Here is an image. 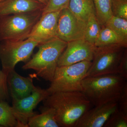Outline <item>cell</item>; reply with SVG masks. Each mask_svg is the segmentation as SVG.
Returning <instances> with one entry per match:
<instances>
[{
  "mask_svg": "<svg viewBox=\"0 0 127 127\" xmlns=\"http://www.w3.org/2000/svg\"><path fill=\"white\" fill-rule=\"evenodd\" d=\"M42 102L43 106L54 109L58 123L63 127H75L92 105L80 91L55 93L48 95Z\"/></svg>",
  "mask_w": 127,
  "mask_h": 127,
  "instance_id": "obj_1",
  "label": "cell"
},
{
  "mask_svg": "<svg viewBox=\"0 0 127 127\" xmlns=\"http://www.w3.org/2000/svg\"><path fill=\"white\" fill-rule=\"evenodd\" d=\"M127 80L117 74L87 77L82 82V92L94 106L118 101Z\"/></svg>",
  "mask_w": 127,
  "mask_h": 127,
  "instance_id": "obj_2",
  "label": "cell"
},
{
  "mask_svg": "<svg viewBox=\"0 0 127 127\" xmlns=\"http://www.w3.org/2000/svg\"><path fill=\"white\" fill-rule=\"evenodd\" d=\"M67 43L58 38L40 43L37 52L22 66L23 70H34L37 75L48 81L52 80L60 57Z\"/></svg>",
  "mask_w": 127,
  "mask_h": 127,
  "instance_id": "obj_3",
  "label": "cell"
},
{
  "mask_svg": "<svg viewBox=\"0 0 127 127\" xmlns=\"http://www.w3.org/2000/svg\"><path fill=\"white\" fill-rule=\"evenodd\" d=\"M42 14L39 11L0 17V42L27 39Z\"/></svg>",
  "mask_w": 127,
  "mask_h": 127,
  "instance_id": "obj_4",
  "label": "cell"
},
{
  "mask_svg": "<svg viewBox=\"0 0 127 127\" xmlns=\"http://www.w3.org/2000/svg\"><path fill=\"white\" fill-rule=\"evenodd\" d=\"M92 62L83 61L69 65L58 66L50 87L49 95L62 92H82V82L86 77Z\"/></svg>",
  "mask_w": 127,
  "mask_h": 127,
  "instance_id": "obj_5",
  "label": "cell"
},
{
  "mask_svg": "<svg viewBox=\"0 0 127 127\" xmlns=\"http://www.w3.org/2000/svg\"><path fill=\"white\" fill-rule=\"evenodd\" d=\"M39 45L38 42L30 38L23 40L0 42L1 70L8 76L18 63H26L31 59L34 49Z\"/></svg>",
  "mask_w": 127,
  "mask_h": 127,
  "instance_id": "obj_6",
  "label": "cell"
},
{
  "mask_svg": "<svg viewBox=\"0 0 127 127\" xmlns=\"http://www.w3.org/2000/svg\"><path fill=\"white\" fill-rule=\"evenodd\" d=\"M127 47L116 45L96 47L86 77L117 74L119 64Z\"/></svg>",
  "mask_w": 127,
  "mask_h": 127,
  "instance_id": "obj_7",
  "label": "cell"
},
{
  "mask_svg": "<svg viewBox=\"0 0 127 127\" xmlns=\"http://www.w3.org/2000/svg\"><path fill=\"white\" fill-rule=\"evenodd\" d=\"M49 95L46 89L37 87L32 93L26 97L12 100V112L18 123L17 127H28L29 119L35 114L34 109L39 103Z\"/></svg>",
  "mask_w": 127,
  "mask_h": 127,
  "instance_id": "obj_8",
  "label": "cell"
},
{
  "mask_svg": "<svg viewBox=\"0 0 127 127\" xmlns=\"http://www.w3.org/2000/svg\"><path fill=\"white\" fill-rule=\"evenodd\" d=\"M86 22L77 18L68 8L60 11L58 21L57 36L67 43L84 39Z\"/></svg>",
  "mask_w": 127,
  "mask_h": 127,
  "instance_id": "obj_9",
  "label": "cell"
},
{
  "mask_svg": "<svg viewBox=\"0 0 127 127\" xmlns=\"http://www.w3.org/2000/svg\"><path fill=\"white\" fill-rule=\"evenodd\" d=\"M96 47L84 39L67 42L59 57L58 66L69 65L83 61L92 62Z\"/></svg>",
  "mask_w": 127,
  "mask_h": 127,
  "instance_id": "obj_10",
  "label": "cell"
},
{
  "mask_svg": "<svg viewBox=\"0 0 127 127\" xmlns=\"http://www.w3.org/2000/svg\"><path fill=\"white\" fill-rule=\"evenodd\" d=\"M60 11L48 12L42 15L28 38L38 42L40 44L57 38L58 21Z\"/></svg>",
  "mask_w": 127,
  "mask_h": 127,
  "instance_id": "obj_11",
  "label": "cell"
},
{
  "mask_svg": "<svg viewBox=\"0 0 127 127\" xmlns=\"http://www.w3.org/2000/svg\"><path fill=\"white\" fill-rule=\"evenodd\" d=\"M118 102L105 103L90 108L79 119L75 127H102L110 116L118 111Z\"/></svg>",
  "mask_w": 127,
  "mask_h": 127,
  "instance_id": "obj_12",
  "label": "cell"
},
{
  "mask_svg": "<svg viewBox=\"0 0 127 127\" xmlns=\"http://www.w3.org/2000/svg\"><path fill=\"white\" fill-rule=\"evenodd\" d=\"M33 75L25 77L17 73L15 70L7 76V84L12 100H18L31 95L36 89L33 84Z\"/></svg>",
  "mask_w": 127,
  "mask_h": 127,
  "instance_id": "obj_13",
  "label": "cell"
},
{
  "mask_svg": "<svg viewBox=\"0 0 127 127\" xmlns=\"http://www.w3.org/2000/svg\"><path fill=\"white\" fill-rule=\"evenodd\" d=\"M45 5L37 0H4L0 2V17L42 11Z\"/></svg>",
  "mask_w": 127,
  "mask_h": 127,
  "instance_id": "obj_14",
  "label": "cell"
},
{
  "mask_svg": "<svg viewBox=\"0 0 127 127\" xmlns=\"http://www.w3.org/2000/svg\"><path fill=\"white\" fill-rule=\"evenodd\" d=\"M28 127H59L54 109L43 106L40 114H35L30 119Z\"/></svg>",
  "mask_w": 127,
  "mask_h": 127,
  "instance_id": "obj_15",
  "label": "cell"
},
{
  "mask_svg": "<svg viewBox=\"0 0 127 127\" xmlns=\"http://www.w3.org/2000/svg\"><path fill=\"white\" fill-rule=\"evenodd\" d=\"M67 8L77 18L85 22L95 12L93 0H70Z\"/></svg>",
  "mask_w": 127,
  "mask_h": 127,
  "instance_id": "obj_16",
  "label": "cell"
},
{
  "mask_svg": "<svg viewBox=\"0 0 127 127\" xmlns=\"http://www.w3.org/2000/svg\"><path fill=\"white\" fill-rule=\"evenodd\" d=\"M116 45L127 46V43L124 42L112 30L104 26L101 29L94 45L96 47H99Z\"/></svg>",
  "mask_w": 127,
  "mask_h": 127,
  "instance_id": "obj_17",
  "label": "cell"
},
{
  "mask_svg": "<svg viewBox=\"0 0 127 127\" xmlns=\"http://www.w3.org/2000/svg\"><path fill=\"white\" fill-rule=\"evenodd\" d=\"M112 0H93L95 14L98 23L101 26L113 16L112 9Z\"/></svg>",
  "mask_w": 127,
  "mask_h": 127,
  "instance_id": "obj_18",
  "label": "cell"
},
{
  "mask_svg": "<svg viewBox=\"0 0 127 127\" xmlns=\"http://www.w3.org/2000/svg\"><path fill=\"white\" fill-rule=\"evenodd\" d=\"M101 26L97 19L95 12L91 14L86 22L84 40L94 45L101 29Z\"/></svg>",
  "mask_w": 127,
  "mask_h": 127,
  "instance_id": "obj_19",
  "label": "cell"
},
{
  "mask_svg": "<svg viewBox=\"0 0 127 127\" xmlns=\"http://www.w3.org/2000/svg\"><path fill=\"white\" fill-rule=\"evenodd\" d=\"M104 26L112 30L124 42L127 43V20L113 16Z\"/></svg>",
  "mask_w": 127,
  "mask_h": 127,
  "instance_id": "obj_20",
  "label": "cell"
},
{
  "mask_svg": "<svg viewBox=\"0 0 127 127\" xmlns=\"http://www.w3.org/2000/svg\"><path fill=\"white\" fill-rule=\"evenodd\" d=\"M18 123L12 112L11 106L6 101H0V126L17 127Z\"/></svg>",
  "mask_w": 127,
  "mask_h": 127,
  "instance_id": "obj_21",
  "label": "cell"
},
{
  "mask_svg": "<svg viewBox=\"0 0 127 127\" xmlns=\"http://www.w3.org/2000/svg\"><path fill=\"white\" fill-rule=\"evenodd\" d=\"M127 116L118 111L113 114L103 127H127Z\"/></svg>",
  "mask_w": 127,
  "mask_h": 127,
  "instance_id": "obj_22",
  "label": "cell"
},
{
  "mask_svg": "<svg viewBox=\"0 0 127 127\" xmlns=\"http://www.w3.org/2000/svg\"><path fill=\"white\" fill-rule=\"evenodd\" d=\"M70 0H48L42 10V15L48 12L61 11L68 7Z\"/></svg>",
  "mask_w": 127,
  "mask_h": 127,
  "instance_id": "obj_23",
  "label": "cell"
},
{
  "mask_svg": "<svg viewBox=\"0 0 127 127\" xmlns=\"http://www.w3.org/2000/svg\"><path fill=\"white\" fill-rule=\"evenodd\" d=\"M113 16L127 20V0H112Z\"/></svg>",
  "mask_w": 127,
  "mask_h": 127,
  "instance_id": "obj_24",
  "label": "cell"
},
{
  "mask_svg": "<svg viewBox=\"0 0 127 127\" xmlns=\"http://www.w3.org/2000/svg\"><path fill=\"white\" fill-rule=\"evenodd\" d=\"M7 79V75L0 69V101H6L9 98Z\"/></svg>",
  "mask_w": 127,
  "mask_h": 127,
  "instance_id": "obj_25",
  "label": "cell"
},
{
  "mask_svg": "<svg viewBox=\"0 0 127 127\" xmlns=\"http://www.w3.org/2000/svg\"><path fill=\"white\" fill-rule=\"evenodd\" d=\"M118 103V111L127 116V83L124 88Z\"/></svg>",
  "mask_w": 127,
  "mask_h": 127,
  "instance_id": "obj_26",
  "label": "cell"
},
{
  "mask_svg": "<svg viewBox=\"0 0 127 127\" xmlns=\"http://www.w3.org/2000/svg\"><path fill=\"white\" fill-rule=\"evenodd\" d=\"M117 74L125 80L127 79V52L126 48L119 66Z\"/></svg>",
  "mask_w": 127,
  "mask_h": 127,
  "instance_id": "obj_27",
  "label": "cell"
},
{
  "mask_svg": "<svg viewBox=\"0 0 127 127\" xmlns=\"http://www.w3.org/2000/svg\"><path fill=\"white\" fill-rule=\"evenodd\" d=\"M46 5L47 4L48 0H37Z\"/></svg>",
  "mask_w": 127,
  "mask_h": 127,
  "instance_id": "obj_28",
  "label": "cell"
},
{
  "mask_svg": "<svg viewBox=\"0 0 127 127\" xmlns=\"http://www.w3.org/2000/svg\"><path fill=\"white\" fill-rule=\"evenodd\" d=\"M4 0H0V2H1L2 1Z\"/></svg>",
  "mask_w": 127,
  "mask_h": 127,
  "instance_id": "obj_29",
  "label": "cell"
},
{
  "mask_svg": "<svg viewBox=\"0 0 127 127\" xmlns=\"http://www.w3.org/2000/svg\"><path fill=\"white\" fill-rule=\"evenodd\" d=\"M0 127H1L0 126Z\"/></svg>",
  "mask_w": 127,
  "mask_h": 127,
  "instance_id": "obj_30",
  "label": "cell"
}]
</instances>
